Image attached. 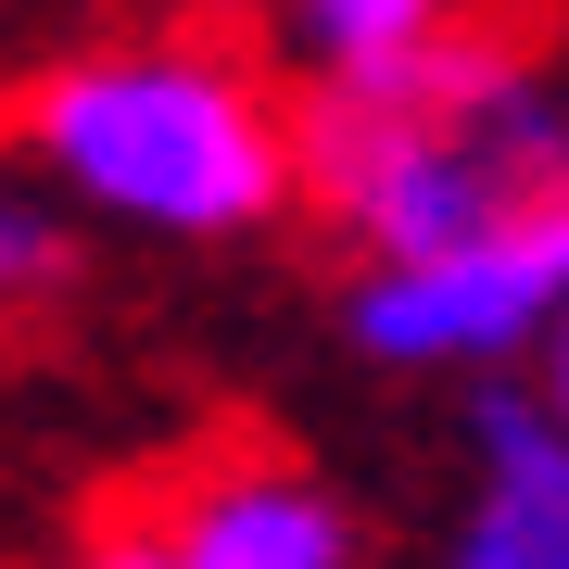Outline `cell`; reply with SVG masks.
<instances>
[{
  "instance_id": "6da1fadb",
  "label": "cell",
  "mask_w": 569,
  "mask_h": 569,
  "mask_svg": "<svg viewBox=\"0 0 569 569\" xmlns=\"http://www.w3.org/2000/svg\"><path fill=\"white\" fill-rule=\"evenodd\" d=\"M26 152L63 203L152 241H253L305 203V114L203 39H102L26 77Z\"/></svg>"
},
{
  "instance_id": "7a4b0ae2",
  "label": "cell",
  "mask_w": 569,
  "mask_h": 569,
  "mask_svg": "<svg viewBox=\"0 0 569 569\" xmlns=\"http://www.w3.org/2000/svg\"><path fill=\"white\" fill-rule=\"evenodd\" d=\"M545 190H569V102L493 26L418 63L317 77L305 102V203L367 253H443Z\"/></svg>"
},
{
  "instance_id": "3957f363",
  "label": "cell",
  "mask_w": 569,
  "mask_h": 569,
  "mask_svg": "<svg viewBox=\"0 0 569 569\" xmlns=\"http://www.w3.org/2000/svg\"><path fill=\"white\" fill-rule=\"evenodd\" d=\"M569 317V190L468 228L443 253H367L342 329L380 367H507Z\"/></svg>"
},
{
  "instance_id": "277c9868",
  "label": "cell",
  "mask_w": 569,
  "mask_h": 569,
  "mask_svg": "<svg viewBox=\"0 0 569 569\" xmlns=\"http://www.w3.org/2000/svg\"><path fill=\"white\" fill-rule=\"evenodd\" d=\"M456 569H569V418L557 392H481L468 406V507Z\"/></svg>"
},
{
  "instance_id": "5b68a950",
  "label": "cell",
  "mask_w": 569,
  "mask_h": 569,
  "mask_svg": "<svg viewBox=\"0 0 569 569\" xmlns=\"http://www.w3.org/2000/svg\"><path fill=\"white\" fill-rule=\"evenodd\" d=\"M114 557H164V569H342L355 519L317 481H291V468H216L178 507H152L140 545H114Z\"/></svg>"
},
{
  "instance_id": "8992f818",
  "label": "cell",
  "mask_w": 569,
  "mask_h": 569,
  "mask_svg": "<svg viewBox=\"0 0 569 569\" xmlns=\"http://www.w3.org/2000/svg\"><path fill=\"white\" fill-rule=\"evenodd\" d=\"M481 26V0H291V39L317 77H367V63H418Z\"/></svg>"
},
{
  "instance_id": "52a82bcc",
  "label": "cell",
  "mask_w": 569,
  "mask_h": 569,
  "mask_svg": "<svg viewBox=\"0 0 569 569\" xmlns=\"http://www.w3.org/2000/svg\"><path fill=\"white\" fill-rule=\"evenodd\" d=\"M0 266H13V279H51V266H63V241H51V216H0Z\"/></svg>"
},
{
  "instance_id": "ba28073f",
  "label": "cell",
  "mask_w": 569,
  "mask_h": 569,
  "mask_svg": "<svg viewBox=\"0 0 569 569\" xmlns=\"http://www.w3.org/2000/svg\"><path fill=\"white\" fill-rule=\"evenodd\" d=\"M545 392H557V418H569V317L545 329Z\"/></svg>"
},
{
  "instance_id": "9c48e42d",
  "label": "cell",
  "mask_w": 569,
  "mask_h": 569,
  "mask_svg": "<svg viewBox=\"0 0 569 569\" xmlns=\"http://www.w3.org/2000/svg\"><path fill=\"white\" fill-rule=\"evenodd\" d=\"M203 13H253V0H203Z\"/></svg>"
}]
</instances>
